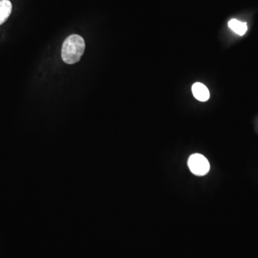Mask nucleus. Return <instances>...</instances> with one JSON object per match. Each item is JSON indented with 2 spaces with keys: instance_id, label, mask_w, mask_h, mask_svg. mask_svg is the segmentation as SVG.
Wrapping results in <instances>:
<instances>
[{
  "instance_id": "nucleus-5",
  "label": "nucleus",
  "mask_w": 258,
  "mask_h": 258,
  "mask_svg": "<svg viewBox=\"0 0 258 258\" xmlns=\"http://www.w3.org/2000/svg\"><path fill=\"white\" fill-rule=\"evenodd\" d=\"M229 27L232 31L237 33V35L242 36L246 33L247 30V23H242L236 19H232L228 23Z\"/></svg>"
},
{
  "instance_id": "nucleus-1",
  "label": "nucleus",
  "mask_w": 258,
  "mask_h": 258,
  "mask_svg": "<svg viewBox=\"0 0 258 258\" xmlns=\"http://www.w3.org/2000/svg\"><path fill=\"white\" fill-rule=\"evenodd\" d=\"M85 44L82 37L79 35H72L66 38L62 47V60L66 63L72 64L76 63L81 60L84 53Z\"/></svg>"
},
{
  "instance_id": "nucleus-3",
  "label": "nucleus",
  "mask_w": 258,
  "mask_h": 258,
  "mask_svg": "<svg viewBox=\"0 0 258 258\" xmlns=\"http://www.w3.org/2000/svg\"><path fill=\"white\" fill-rule=\"evenodd\" d=\"M192 93L195 98L200 101H207L210 98V91L203 83H195L192 86Z\"/></svg>"
},
{
  "instance_id": "nucleus-2",
  "label": "nucleus",
  "mask_w": 258,
  "mask_h": 258,
  "mask_svg": "<svg viewBox=\"0 0 258 258\" xmlns=\"http://www.w3.org/2000/svg\"><path fill=\"white\" fill-rule=\"evenodd\" d=\"M190 171L197 176L206 175L210 169L208 159L200 154H192L188 160Z\"/></svg>"
},
{
  "instance_id": "nucleus-4",
  "label": "nucleus",
  "mask_w": 258,
  "mask_h": 258,
  "mask_svg": "<svg viewBox=\"0 0 258 258\" xmlns=\"http://www.w3.org/2000/svg\"><path fill=\"white\" fill-rule=\"evenodd\" d=\"M12 3L9 0H0V25H3L12 13Z\"/></svg>"
}]
</instances>
